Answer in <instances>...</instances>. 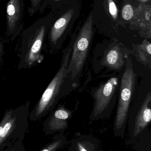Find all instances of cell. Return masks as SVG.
I'll list each match as a JSON object with an SVG mask.
<instances>
[{
	"mask_svg": "<svg viewBox=\"0 0 151 151\" xmlns=\"http://www.w3.org/2000/svg\"><path fill=\"white\" fill-rule=\"evenodd\" d=\"M74 40L73 33L68 45L62 52L58 71L30 112L29 119L31 121H36L50 113L60 99L76 89L68 71Z\"/></svg>",
	"mask_w": 151,
	"mask_h": 151,
	"instance_id": "1",
	"label": "cell"
},
{
	"mask_svg": "<svg viewBox=\"0 0 151 151\" xmlns=\"http://www.w3.org/2000/svg\"><path fill=\"white\" fill-rule=\"evenodd\" d=\"M55 13L51 11L22 32L19 70L30 69L43 61V51Z\"/></svg>",
	"mask_w": 151,
	"mask_h": 151,
	"instance_id": "2",
	"label": "cell"
},
{
	"mask_svg": "<svg viewBox=\"0 0 151 151\" xmlns=\"http://www.w3.org/2000/svg\"><path fill=\"white\" fill-rule=\"evenodd\" d=\"M93 14L90 13L83 24L74 32V40L68 71L74 86L78 87L91 48L94 35Z\"/></svg>",
	"mask_w": 151,
	"mask_h": 151,
	"instance_id": "3",
	"label": "cell"
},
{
	"mask_svg": "<svg viewBox=\"0 0 151 151\" xmlns=\"http://www.w3.org/2000/svg\"><path fill=\"white\" fill-rule=\"evenodd\" d=\"M30 101L5 111L0 123V151L25 138L28 130Z\"/></svg>",
	"mask_w": 151,
	"mask_h": 151,
	"instance_id": "4",
	"label": "cell"
},
{
	"mask_svg": "<svg viewBox=\"0 0 151 151\" xmlns=\"http://www.w3.org/2000/svg\"><path fill=\"white\" fill-rule=\"evenodd\" d=\"M125 70L121 80L118 101L113 123V134L116 137L124 138L127 124L130 102L134 90L136 75L131 58L126 60Z\"/></svg>",
	"mask_w": 151,
	"mask_h": 151,
	"instance_id": "5",
	"label": "cell"
},
{
	"mask_svg": "<svg viewBox=\"0 0 151 151\" xmlns=\"http://www.w3.org/2000/svg\"><path fill=\"white\" fill-rule=\"evenodd\" d=\"M81 1L66 5L56 11L47 36L50 50L57 51L61 48L81 10Z\"/></svg>",
	"mask_w": 151,
	"mask_h": 151,
	"instance_id": "6",
	"label": "cell"
},
{
	"mask_svg": "<svg viewBox=\"0 0 151 151\" xmlns=\"http://www.w3.org/2000/svg\"><path fill=\"white\" fill-rule=\"evenodd\" d=\"M122 43L113 40L105 45H97L92 59V66L95 73L104 69L112 71H119L126 65L127 58L132 54Z\"/></svg>",
	"mask_w": 151,
	"mask_h": 151,
	"instance_id": "7",
	"label": "cell"
},
{
	"mask_svg": "<svg viewBox=\"0 0 151 151\" xmlns=\"http://www.w3.org/2000/svg\"><path fill=\"white\" fill-rule=\"evenodd\" d=\"M118 86V78L113 77L91 90L94 103L90 115V122L110 118L116 104Z\"/></svg>",
	"mask_w": 151,
	"mask_h": 151,
	"instance_id": "8",
	"label": "cell"
},
{
	"mask_svg": "<svg viewBox=\"0 0 151 151\" xmlns=\"http://www.w3.org/2000/svg\"><path fill=\"white\" fill-rule=\"evenodd\" d=\"M151 122V91L142 104L134 120L129 122V139L126 145H133L142 138L148 132V127Z\"/></svg>",
	"mask_w": 151,
	"mask_h": 151,
	"instance_id": "9",
	"label": "cell"
},
{
	"mask_svg": "<svg viewBox=\"0 0 151 151\" xmlns=\"http://www.w3.org/2000/svg\"><path fill=\"white\" fill-rule=\"evenodd\" d=\"M24 0H9L6 4V35L13 41L24 27Z\"/></svg>",
	"mask_w": 151,
	"mask_h": 151,
	"instance_id": "10",
	"label": "cell"
},
{
	"mask_svg": "<svg viewBox=\"0 0 151 151\" xmlns=\"http://www.w3.org/2000/svg\"><path fill=\"white\" fill-rule=\"evenodd\" d=\"M74 112V111L65 107V105L59 104L43 122V133L46 135L57 133L64 134L68 127V120L72 117Z\"/></svg>",
	"mask_w": 151,
	"mask_h": 151,
	"instance_id": "11",
	"label": "cell"
},
{
	"mask_svg": "<svg viewBox=\"0 0 151 151\" xmlns=\"http://www.w3.org/2000/svg\"><path fill=\"white\" fill-rule=\"evenodd\" d=\"M67 151H103L100 140L91 135H81L69 142Z\"/></svg>",
	"mask_w": 151,
	"mask_h": 151,
	"instance_id": "12",
	"label": "cell"
},
{
	"mask_svg": "<svg viewBox=\"0 0 151 151\" xmlns=\"http://www.w3.org/2000/svg\"><path fill=\"white\" fill-rule=\"evenodd\" d=\"M132 53L137 60L151 70V43L146 39L140 44H132Z\"/></svg>",
	"mask_w": 151,
	"mask_h": 151,
	"instance_id": "13",
	"label": "cell"
},
{
	"mask_svg": "<svg viewBox=\"0 0 151 151\" xmlns=\"http://www.w3.org/2000/svg\"><path fill=\"white\" fill-rule=\"evenodd\" d=\"M67 143L65 136L58 133L54 136L51 141L39 151H57L64 149Z\"/></svg>",
	"mask_w": 151,
	"mask_h": 151,
	"instance_id": "14",
	"label": "cell"
},
{
	"mask_svg": "<svg viewBox=\"0 0 151 151\" xmlns=\"http://www.w3.org/2000/svg\"><path fill=\"white\" fill-rule=\"evenodd\" d=\"M30 1V6L28 8L27 11L29 16H33L35 12L40 10L43 0H28Z\"/></svg>",
	"mask_w": 151,
	"mask_h": 151,
	"instance_id": "15",
	"label": "cell"
},
{
	"mask_svg": "<svg viewBox=\"0 0 151 151\" xmlns=\"http://www.w3.org/2000/svg\"><path fill=\"white\" fill-rule=\"evenodd\" d=\"M121 15L125 20H131L134 15V11L133 7L129 4L125 5L122 9Z\"/></svg>",
	"mask_w": 151,
	"mask_h": 151,
	"instance_id": "16",
	"label": "cell"
},
{
	"mask_svg": "<svg viewBox=\"0 0 151 151\" xmlns=\"http://www.w3.org/2000/svg\"><path fill=\"white\" fill-rule=\"evenodd\" d=\"M107 5H108V9L109 14L113 20L116 21L118 17V8L113 0H106Z\"/></svg>",
	"mask_w": 151,
	"mask_h": 151,
	"instance_id": "17",
	"label": "cell"
},
{
	"mask_svg": "<svg viewBox=\"0 0 151 151\" xmlns=\"http://www.w3.org/2000/svg\"><path fill=\"white\" fill-rule=\"evenodd\" d=\"M23 139H20L2 151H27L23 145Z\"/></svg>",
	"mask_w": 151,
	"mask_h": 151,
	"instance_id": "18",
	"label": "cell"
},
{
	"mask_svg": "<svg viewBox=\"0 0 151 151\" xmlns=\"http://www.w3.org/2000/svg\"><path fill=\"white\" fill-rule=\"evenodd\" d=\"M140 34L147 39H151V21L141 27Z\"/></svg>",
	"mask_w": 151,
	"mask_h": 151,
	"instance_id": "19",
	"label": "cell"
},
{
	"mask_svg": "<svg viewBox=\"0 0 151 151\" xmlns=\"http://www.w3.org/2000/svg\"><path fill=\"white\" fill-rule=\"evenodd\" d=\"M109 151H115L113 150H110Z\"/></svg>",
	"mask_w": 151,
	"mask_h": 151,
	"instance_id": "20",
	"label": "cell"
},
{
	"mask_svg": "<svg viewBox=\"0 0 151 151\" xmlns=\"http://www.w3.org/2000/svg\"><path fill=\"white\" fill-rule=\"evenodd\" d=\"M141 1H146V0H141Z\"/></svg>",
	"mask_w": 151,
	"mask_h": 151,
	"instance_id": "21",
	"label": "cell"
},
{
	"mask_svg": "<svg viewBox=\"0 0 151 151\" xmlns=\"http://www.w3.org/2000/svg\"><path fill=\"white\" fill-rule=\"evenodd\" d=\"M113 1H116V0H113Z\"/></svg>",
	"mask_w": 151,
	"mask_h": 151,
	"instance_id": "22",
	"label": "cell"
}]
</instances>
